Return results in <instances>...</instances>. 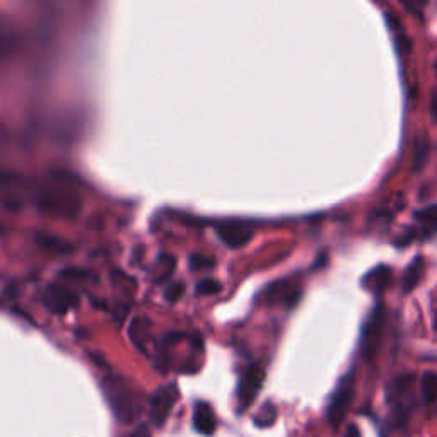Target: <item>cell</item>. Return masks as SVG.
Listing matches in <instances>:
<instances>
[{
  "label": "cell",
  "mask_w": 437,
  "mask_h": 437,
  "mask_svg": "<svg viewBox=\"0 0 437 437\" xmlns=\"http://www.w3.org/2000/svg\"><path fill=\"white\" fill-rule=\"evenodd\" d=\"M104 394H106L108 405L118 422L130 424L137 417V400L125 382L118 381V379H108L104 381Z\"/></svg>",
  "instance_id": "6da1fadb"
},
{
  "label": "cell",
  "mask_w": 437,
  "mask_h": 437,
  "mask_svg": "<svg viewBox=\"0 0 437 437\" xmlns=\"http://www.w3.org/2000/svg\"><path fill=\"white\" fill-rule=\"evenodd\" d=\"M354 392H355V379L354 374L349 373L340 379L338 386H336L334 394H331L330 405H328L327 410V419L334 429H338L343 420H345L352 405V400H354Z\"/></svg>",
  "instance_id": "7a4b0ae2"
},
{
  "label": "cell",
  "mask_w": 437,
  "mask_h": 437,
  "mask_svg": "<svg viewBox=\"0 0 437 437\" xmlns=\"http://www.w3.org/2000/svg\"><path fill=\"white\" fill-rule=\"evenodd\" d=\"M382 323H385V308L379 304L367 316L361 334V355L364 361H373L381 343Z\"/></svg>",
  "instance_id": "3957f363"
},
{
  "label": "cell",
  "mask_w": 437,
  "mask_h": 437,
  "mask_svg": "<svg viewBox=\"0 0 437 437\" xmlns=\"http://www.w3.org/2000/svg\"><path fill=\"white\" fill-rule=\"evenodd\" d=\"M263 381H265V371L262 366L253 364L243 373L241 379H239L238 386V403L239 412H245L255 401V398L260 393Z\"/></svg>",
  "instance_id": "277c9868"
},
{
  "label": "cell",
  "mask_w": 437,
  "mask_h": 437,
  "mask_svg": "<svg viewBox=\"0 0 437 437\" xmlns=\"http://www.w3.org/2000/svg\"><path fill=\"white\" fill-rule=\"evenodd\" d=\"M178 400V388L176 385H168L162 386V388L157 389L156 393L150 398V422H152L156 427H162L168 420L169 413L175 408V403Z\"/></svg>",
  "instance_id": "5b68a950"
},
{
  "label": "cell",
  "mask_w": 437,
  "mask_h": 437,
  "mask_svg": "<svg viewBox=\"0 0 437 437\" xmlns=\"http://www.w3.org/2000/svg\"><path fill=\"white\" fill-rule=\"evenodd\" d=\"M217 427L214 410L207 401H199L193 410V429L202 436H212Z\"/></svg>",
  "instance_id": "8992f818"
},
{
  "label": "cell",
  "mask_w": 437,
  "mask_h": 437,
  "mask_svg": "<svg viewBox=\"0 0 437 437\" xmlns=\"http://www.w3.org/2000/svg\"><path fill=\"white\" fill-rule=\"evenodd\" d=\"M392 280V268L386 265H378L376 268L369 270L364 277H362V287L371 294L379 296L386 289V285Z\"/></svg>",
  "instance_id": "52a82bcc"
},
{
  "label": "cell",
  "mask_w": 437,
  "mask_h": 437,
  "mask_svg": "<svg viewBox=\"0 0 437 437\" xmlns=\"http://www.w3.org/2000/svg\"><path fill=\"white\" fill-rule=\"evenodd\" d=\"M219 236L231 248H238V246H243L250 241L251 231L241 224H226V226L219 227Z\"/></svg>",
  "instance_id": "ba28073f"
},
{
  "label": "cell",
  "mask_w": 437,
  "mask_h": 437,
  "mask_svg": "<svg viewBox=\"0 0 437 437\" xmlns=\"http://www.w3.org/2000/svg\"><path fill=\"white\" fill-rule=\"evenodd\" d=\"M424 258L415 257L413 262L405 268L403 278H401V285H403V292H412L417 287V284L420 282V278L424 275Z\"/></svg>",
  "instance_id": "9c48e42d"
},
{
  "label": "cell",
  "mask_w": 437,
  "mask_h": 437,
  "mask_svg": "<svg viewBox=\"0 0 437 437\" xmlns=\"http://www.w3.org/2000/svg\"><path fill=\"white\" fill-rule=\"evenodd\" d=\"M413 219L417 220V224L420 226V229L417 231H425V233H437V203L429 205V207L420 208L413 214Z\"/></svg>",
  "instance_id": "30bf717a"
},
{
  "label": "cell",
  "mask_w": 437,
  "mask_h": 437,
  "mask_svg": "<svg viewBox=\"0 0 437 437\" xmlns=\"http://www.w3.org/2000/svg\"><path fill=\"white\" fill-rule=\"evenodd\" d=\"M420 392H422V398L425 403H434L437 401V373H424L422 379H420Z\"/></svg>",
  "instance_id": "8fae6325"
},
{
  "label": "cell",
  "mask_w": 437,
  "mask_h": 437,
  "mask_svg": "<svg viewBox=\"0 0 437 437\" xmlns=\"http://www.w3.org/2000/svg\"><path fill=\"white\" fill-rule=\"evenodd\" d=\"M429 150H431V145H429L427 135H419L415 141V152H413V166H412L415 173L420 171L425 166V162H427Z\"/></svg>",
  "instance_id": "7c38bea8"
},
{
  "label": "cell",
  "mask_w": 437,
  "mask_h": 437,
  "mask_svg": "<svg viewBox=\"0 0 437 437\" xmlns=\"http://www.w3.org/2000/svg\"><path fill=\"white\" fill-rule=\"evenodd\" d=\"M277 420V408L272 403H265L260 412L255 417V425L260 429H266L275 424Z\"/></svg>",
  "instance_id": "4fadbf2b"
},
{
  "label": "cell",
  "mask_w": 437,
  "mask_h": 437,
  "mask_svg": "<svg viewBox=\"0 0 437 437\" xmlns=\"http://www.w3.org/2000/svg\"><path fill=\"white\" fill-rule=\"evenodd\" d=\"M220 289V285H219V282H215V280H210V278H207V280H203V282H200L199 284V287H196V291H199L200 294H205V296H208V294H214V292H217Z\"/></svg>",
  "instance_id": "5bb4252c"
},
{
  "label": "cell",
  "mask_w": 437,
  "mask_h": 437,
  "mask_svg": "<svg viewBox=\"0 0 437 437\" xmlns=\"http://www.w3.org/2000/svg\"><path fill=\"white\" fill-rule=\"evenodd\" d=\"M130 437H152V436H150V431L147 429V425L141 424V425H137V427H135V431L131 432Z\"/></svg>",
  "instance_id": "9a60e30c"
},
{
  "label": "cell",
  "mask_w": 437,
  "mask_h": 437,
  "mask_svg": "<svg viewBox=\"0 0 437 437\" xmlns=\"http://www.w3.org/2000/svg\"><path fill=\"white\" fill-rule=\"evenodd\" d=\"M343 437H362L361 429H359L355 424L347 425V431H345V434H343Z\"/></svg>",
  "instance_id": "2e32d148"
},
{
  "label": "cell",
  "mask_w": 437,
  "mask_h": 437,
  "mask_svg": "<svg viewBox=\"0 0 437 437\" xmlns=\"http://www.w3.org/2000/svg\"><path fill=\"white\" fill-rule=\"evenodd\" d=\"M432 115H434V118H436V115H437V96H434V99H432Z\"/></svg>",
  "instance_id": "e0dca14e"
},
{
  "label": "cell",
  "mask_w": 437,
  "mask_h": 437,
  "mask_svg": "<svg viewBox=\"0 0 437 437\" xmlns=\"http://www.w3.org/2000/svg\"><path fill=\"white\" fill-rule=\"evenodd\" d=\"M436 72H437V64H436Z\"/></svg>",
  "instance_id": "ac0fdd59"
}]
</instances>
